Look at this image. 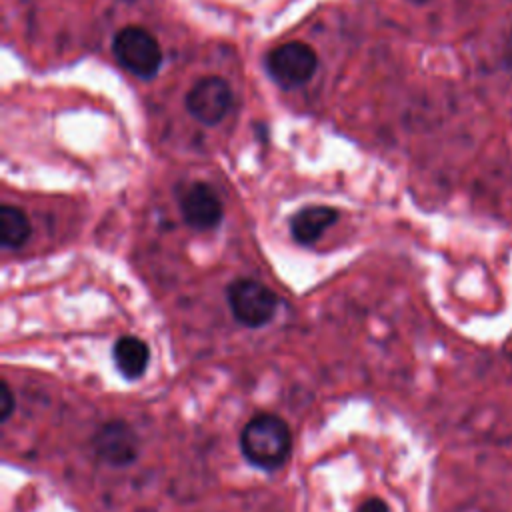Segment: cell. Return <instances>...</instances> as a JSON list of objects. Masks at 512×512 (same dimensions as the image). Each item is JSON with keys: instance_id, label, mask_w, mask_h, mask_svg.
<instances>
[{"instance_id": "obj_6", "label": "cell", "mask_w": 512, "mask_h": 512, "mask_svg": "<svg viewBox=\"0 0 512 512\" xmlns=\"http://www.w3.org/2000/svg\"><path fill=\"white\" fill-rule=\"evenodd\" d=\"M180 212L184 222L198 232L216 228L224 216L220 196L206 182H192L182 190Z\"/></svg>"}, {"instance_id": "obj_8", "label": "cell", "mask_w": 512, "mask_h": 512, "mask_svg": "<svg viewBox=\"0 0 512 512\" xmlns=\"http://www.w3.org/2000/svg\"><path fill=\"white\" fill-rule=\"evenodd\" d=\"M336 220L338 210L332 206H306L292 216L290 234L298 244H314Z\"/></svg>"}, {"instance_id": "obj_4", "label": "cell", "mask_w": 512, "mask_h": 512, "mask_svg": "<svg viewBox=\"0 0 512 512\" xmlns=\"http://www.w3.org/2000/svg\"><path fill=\"white\" fill-rule=\"evenodd\" d=\"M266 68L270 78L282 88H298L314 76L318 56L312 46L292 40L276 46L266 56Z\"/></svg>"}, {"instance_id": "obj_1", "label": "cell", "mask_w": 512, "mask_h": 512, "mask_svg": "<svg viewBox=\"0 0 512 512\" xmlns=\"http://www.w3.org/2000/svg\"><path fill=\"white\" fill-rule=\"evenodd\" d=\"M240 450L244 458L266 472L284 466L292 454V432L286 420L262 412L252 416L240 432Z\"/></svg>"}, {"instance_id": "obj_9", "label": "cell", "mask_w": 512, "mask_h": 512, "mask_svg": "<svg viewBox=\"0 0 512 512\" xmlns=\"http://www.w3.org/2000/svg\"><path fill=\"white\" fill-rule=\"evenodd\" d=\"M112 360L128 380H138L150 362V348L138 336H120L112 346Z\"/></svg>"}, {"instance_id": "obj_12", "label": "cell", "mask_w": 512, "mask_h": 512, "mask_svg": "<svg viewBox=\"0 0 512 512\" xmlns=\"http://www.w3.org/2000/svg\"><path fill=\"white\" fill-rule=\"evenodd\" d=\"M358 512H390V508H388V504H386L382 498L374 496V498L364 500V502L360 504Z\"/></svg>"}, {"instance_id": "obj_3", "label": "cell", "mask_w": 512, "mask_h": 512, "mask_svg": "<svg viewBox=\"0 0 512 512\" xmlns=\"http://www.w3.org/2000/svg\"><path fill=\"white\" fill-rule=\"evenodd\" d=\"M226 300L234 318L248 328L268 324L278 308V296L272 288L254 278H236L230 282L226 288Z\"/></svg>"}, {"instance_id": "obj_13", "label": "cell", "mask_w": 512, "mask_h": 512, "mask_svg": "<svg viewBox=\"0 0 512 512\" xmlns=\"http://www.w3.org/2000/svg\"><path fill=\"white\" fill-rule=\"evenodd\" d=\"M408 2H412V4H418V6H422V4H428L430 0H408Z\"/></svg>"}, {"instance_id": "obj_5", "label": "cell", "mask_w": 512, "mask_h": 512, "mask_svg": "<svg viewBox=\"0 0 512 512\" xmlns=\"http://www.w3.org/2000/svg\"><path fill=\"white\" fill-rule=\"evenodd\" d=\"M230 106L232 88L222 76H204L186 94V110L206 126L218 124Z\"/></svg>"}, {"instance_id": "obj_11", "label": "cell", "mask_w": 512, "mask_h": 512, "mask_svg": "<svg viewBox=\"0 0 512 512\" xmlns=\"http://www.w3.org/2000/svg\"><path fill=\"white\" fill-rule=\"evenodd\" d=\"M16 408V398H14V392L12 388L8 386L6 380L0 382V420L2 422H8V418L12 416Z\"/></svg>"}, {"instance_id": "obj_2", "label": "cell", "mask_w": 512, "mask_h": 512, "mask_svg": "<svg viewBox=\"0 0 512 512\" xmlns=\"http://www.w3.org/2000/svg\"><path fill=\"white\" fill-rule=\"evenodd\" d=\"M116 62L136 78L150 80L162 66V48L152 32L142 26H124L112 38Z\"/></svg>"}, {"instance_id": "obj_10", "label": "cell", "mask_w": 512, "mask_h": 512, "mask_svg": "<svg viewBox=\"0 0 512 512\" xmlns=\"http://www.w3.org/2000/svg\"><path fill=\"white\" fill-rule=\"evenodd\" d=\"M30 220L28 216L12 204H4L0 208V244L6 250H16L26 244L30 238Z\"/></svg>"}, {"instance_id": "obj_7", "label": "cell", "mask_w": 512, "mask_h": 512, "mask_svg": "<svg viewBox=\"0 0 512 512\" xmlns=\"http://www.w3.org/2000/svg\"><path fill=\"white\" fill-rule=\"evenodd\" d=\"M92 446L96 456L110 466H128L140 452L136 432L122 420L102 424L92 438Z\"/></svg>"}]
</instances>
